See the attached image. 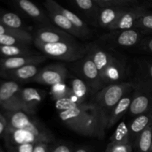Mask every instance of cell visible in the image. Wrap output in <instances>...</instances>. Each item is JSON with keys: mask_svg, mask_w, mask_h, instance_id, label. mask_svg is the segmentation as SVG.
I'll return each mask as SVG.
<instances>
[{"mask_svg": "<svg viewBox=\"0 0 152 152\" xmlns=\"http://www.w3.org/2000/svg\"><path fill=\"white\" fill-rule=\"evenodd\" d=\"M133 78L143 81L152 86V57L140 58L135 62Z\"/></svg>", "mask_w": 152, "mask_h": 152, "instance_id": "obj_24", "label": "cell"}, {"mask_svg": "<svg viewBox=\"0 0 152 152\" xmlns=\"http://www.w3.org/2000/svg\"><path fill=\"white\" fill-rule=\"evenodd\" d=\"M45 96L46 91L41 89L35 88H22L19 93V97L22 111L30 115L34 114Z\"/></svg>", "mask_w": 152, "mask_h": 152, "instance_id": "obj_12", "label": "cell"}, {"mask_svg": "<svg viewBox=\"0 0 152 152\" xmlns=\"http://www.w3.org/2000/svg\"><path fill=\"white\" fill-rule=\"evenodd\" d=\"M141 4H142L143 7H145L146 9H148V10L152 12V0L151 1H142V2H141Z\"/></svg>", "mask_w": 152, "mask_h": 152, "instance_id": "obj_43", "label": "cell"}, {"mask_svg": "<svg viewBox=\"0 0 152 152\" xmlns=\"http://www.w3.org/2000/svg\"><path fill=\"white\" fill-rule=\"evenodd\" d=\"M50 146L51 143L45 142H38L34 145L33 152H50Z\"/></svg>", "mask_w": 152, "mask_h": 152, "instance_id": "obj_39", "label": "cell"}, {"mask_svg": "<svg viewBox=\"0 0 152 152\" xmlns=\"http://www.w3.org/2000/svg\"><path fill=\"white\" fill-rule=\"evenodd\" d=\"M133 95L134 91L129 92V94L125 95L119 101L118 103L115 105V107L113 108L111 114H110L109 117H108L107 129H109L111 127H113L126 113H128L129 108H130L131 103H132Z\"/></svg>", "mask_w": 152, "mask_h": 152, "instance_id": "obj_22", "label": "cell"}, {"mask_svg": "<svg viewBox=\"0 0 152 152\" xmlns=\"http://www.w3.org/2000/svg\"><path fill=\"white\" fill-rule=\"evenodd\" d=\"M7 126L14 129H22L33 132L40 137L45 142H55L53 134L39 120L30 117L23 111H7L4 114Z\"/></svg>", "mask_w": 152, "mask_h": 152, "instance_id": "obj_5", "label": "cell"}, {"mask_svg": "<svg viewBox=\"0 0 152 152\" xmlns=\"http://www.w3.org/2000/svg\"><path fill=\"white\" fill-rule=\"evenodd\" d=\"M71 93L72 90L65 83H59L50 86V95L51 99L55 102L68 97Z\"/></svg>", "mask_w": 152, "mask_h": 152, "instance_id": "obj_32", "label": "cell"}, {"mask_svg": "<svg viewBox=\"0 0 152 152\" xmlns=\"http://www.w3.org/2000/svg\"><path fill=\"white\" fill-rule=\"evenodd\" d=\"M134 88L131 82L109 85L95 94L89 102L97 108L107 126L108 117L113 108L125 95L134 91Z\"/></svg>", "mask_w": 152, "mask_h": 152, "instance_id": "obj_3", "label": "cell"}, {"mask_svg": "<svg viewBox=\"0 0 152 152\" xmlns=\"http://www.w3.org/2000/svg\"><path fill=\"white\" fill-rule=\"evenodd\" d=\"M21 88L15 81L4 82L0 85V106L7 111H22L19 93Z\"/></svg>", "mask_w": 152, "mask_h": 152, "instance_id": "obj_9", "label": "cell"}, {"mask_svg": "<svg viewBox=\"0 0 152 152\" xmlns=\"http://www.w3.org/2000/svg\"><path fill=\"white\" fill-rule=\"evenodd\" d=\"M133 147L136 152H152V124L140 135Z\"/></svg>", "mask_w": 152, "mask_h": 152, "instance_id": "obj_30", "label": "cell"}, {"mask_svg": "<svg viewBox=\"0 0 152 152\" xmlns=\"http://www.w3.org/2000/svg\"><path fill=\"white\" fill-rule=\"evenodd\" d=\"M151 124L152 111L134 117L128 126L131 143L134 145L140 135Z\"/></svg>", "mask_w": 152, "mask_h": 152, "instance_id": "obj_20", "label": "cell"}, {"mask_svg": "<svg viewBox=\"0 0 152 152\" xmlns=\"http://www.w3.org/2000/svg\"><path fill=\"white\" fill-rule=\"evenodd\" d=\"M34 41L44 44L76 41L75 37L56 27H41L34 35Z\"/></svg>", "mask_w": 152, "mask_h": 152, "instance_id": "obj_13", "label": "cell"}, {"mask_svg": "<svg viewBox=\"0 0 152 152\" xmlns=\"http://www.w3.org/2000/svg\"><path fill=\"white\" fill-rule=\"evenodd\" d=\"M0 119H4V115H3V114H0Z\"/></svg>", "mask_w": 152, "mask_h": 152, "instance_id": "obj_44", "label": "cell"}, {"mask_svg": "<svg viewBox=\"0 0 152 152\" xmlns=\"http://www.w3.org/2000/svg\"><path fill=\"white\" fill-rule=\"evenodd\" d=\"M34 44V36L30 32L23 34H4L0 36V45H30Z\"/></svg>", "mask_w": 152, "mask_h": 152, "instance_id": "obj_27", "label": "cell"}, {"mask_svg": "<svg viewBox=\"0 0 152 152\" xmlns=\"http://www.w3.org/2000/svg\"><path fill=\"white\" fill-rule=\"evenodd\" d=\"M124 10L125 9L112 8V7L99 8L96 16L95 26L102 28L108 31L120 18Z\"/></svg>", "mask_w": 152, "mask_h": 152, "instance_id": "obj_21", "label": "cell"}, {"mask_svg": "<svg viewBox=\"0 0 152 152\" xmlns=\"http://www.w3.org/2000/svg\"><path fill=\"white\" fill-rule=\"evenodd\" d=\"M34 45L42 55L47 57L68 62H75L83 59L87 55L88 45L74 42L44 44L34 41Z\"/></svg>", "mask_w": 152, "mask_h": 152, "instance_id": "obj_4", "label": "cell"}, {"mask_svg": "<svg viewBox=\"0 0 152 152\" xmlns=\"http://www.w3.org/2000/svg\"><path fill=\"white\" fill-rule=\"evenodd\" d=\"M72 70L77 74V77L88 86L92 96L104 88L100 74L88 53L83 59L74 62Z\"/></svg>", "mask_w": 152, "mask_h": 152, "instance_id": "obj_6", "label": "cell"}, {"mask_svg": "<svg viewBox=\"0 0 152 152\" xmlns=\"http://www.w3.org/2000/svg\"><path fill=\"white\" fill-rule=\"evenodd\" d=\"M25 33H28V31L10 29L0 23V36L4 35V34H23Z\"/></svg>", "mask_w": 152, "mask_h": 152, "instance_id": "obj_40", "label": "cell"}, {"mask_svg": "<svg viewBox=\"0 0 152 152\" xmlns=\"http://www.w3.org/2000/svg\"><path fill=\"white\" fill-rule=\"evenodd\" d=\"M43 4L47 10V13L50 18V22L53 25L57 26V28L59 29L68 33L73 37L81 39L80 34L74 28V26L69 22V20L54 7L53 0H45L43 2Z\"/></svg>", "mask_w": 152, "mask_h": 152, "instance_id": "obj_16", "label": "cell"}, {"mask_svg": "<svg viewBox=\"0 0 152 152\" xmlns=\"http://www.w3.org/2000/svg\"><path fill=\"white\" fill-rule=\"evenodd\" d=\"M74 152H93L91 147L88 146V145H83L77 146L74 148Z\"/></svg>", "mask_w": 152, "mask_h": 152, "instance_id": "obj_41", "label": "cell"}, {"mask_svg": "<svg viewBox=\"0 0 152 152\" xmlns=\"http://www.w3.org/2000/svg\"><path fill=\"white\" fill-rule=\"evenodd\" d=\"M69 4L80 13V16L85 18L88 23L95 25L99 10L95 0H71L69 1ZM80 16V17H81Z\"/></svg>", "mask_w": 152, "mask_h": 152, "instance_id": "obj_18", "label": "cell"}, {"mask_svg": "<svg viewBox=\"0 0 152 152\" xmlns=\"http://www.w3.org/2000/svg\"><path fill=\"white\" fill-rule=\"evenodd\" d=\"M99 8L112 7V8L126 9L134 7L141 4L137 0H95Z\"/></svg>", "mask_w": 152, "mask_h": 152, "instance_id": "obj_31", "label": "cell"}, {"mask_svg": "<svg viewBox=\"0 0 152 152\" xmlns=\"http://www.w3.org/2000/svg\"><path fill=\"white\" fill-rule=\"evenodd\" d=\"M146 37L136 28L108 31L102 37V40L113 47L120 48H137L142 39Z\"/></svg>", "mask_w": 152, "mask_h": 152, "instance_id": "obj_7", "label": "cell"}, {"mask_svg": "<svg viewBox=\"0 0 152 152\" xmlns=\"http://www.w3.org/2000/svg\"><path fill=\"white\" fill-rule=\"evenodd\" d=\"M152 111V100L146 93L134 88L132 103L128 114L134 118Z\"/></svg>", "mask_w": 152, "mask_h": 152, "instance_id": "obj_17", "label": "cell"}, {"mask_svg": "<svg viewBox=\"0 0 152 152\" xmlns=\"http://www.w3.org/2000/svg\"><path fill=\"white\" fill-rule=\"evenodd\" d=\"M131 83H132V85H133L134 88L139 89V90H141L143 92H145V93H146L147 94L151 97L152 100V86L151 85L134 78L132 79Z\"/></svg>", "mask_w": 152, "mask_h": 152, "instance_id": "obj_36", "label": "cell"}, {"mask_svg": "<svg viewBox=\"0 0 152 152\" xmlns=\"http://www.w3.org/2000/svg\"><path fill=\"white\" fill-rule=\"evenodd\" d=\"M138 52L152 57V36H146L142 39L137 48Z\"/></svg>", "mask_w": 152, "mask_h": 152, "instance_id": "obj_34", "label": "cell"}, {"mask_svg": "<svg viewBox=\"0 0 152 152\" xmlns=\"http://www.w3.org/2000/svg\"><path fill=\"white\" fill-rule=\"evenodd\" d=\"M127 143H131L129 127L125 122H121L110 137L109 142L105 148V152L110 151L114 146Z\"/></svg>", "mask_w": 152, "mask_h": 152, "instance_id": "obj_25", "label": "cell"}, {"mask_svg": "<svg viewBox=\"0 0 152 152\" xmlns=\"http://www.w3.org/2000/svg\"><path fill=\"white\" fill-rule=\"evenodd\" d=\"M152 12L145 8L142 4L125 9L117 22L110 28L108 31H120V30L132 29L134 28L137 22L145 15Z\"/></svg>", "mask_w": 152, "mask_h": 152, "instance_id": "obj_10", "label": "cell"}, {"mask_svg": "<svg viewBox=\"0 0 152 152\" xmlns=\"http://www.w3.org/2000/svg\"><path fill=\"white\" fill-rule=\"evenodd\" d=\"M70 86L73 93L78 98L82 104L87 103L88 97H92V94L88 86L80 77H75L71 78L70 80Z\"/></svg>", "mask_w": 152, "mask_h": 152, "instance_id": "obj_28", "label": "cell"}, {"mask_svg": "<svg viewBox=\"0 0 152 152\" xmlns=\"http://www.w3.org/2000/svg\"><path fill=\"white\" fill-rule=\"evenodd\" d=\"M0 23L10 29L30 32L22 18L13 12H0Z\"/></svg>", "mask_w": 152, "mask_h": 152, "instance_id": "obj_29", "label": "cell"}, {"mask_svg": "<svg viewBox=\"0 0 152 152\" xmlns=\"http://www.w3.org/2000/svg\"><path fill=\"white\" fill-rule=\"evenodd\" d=\"M133 145L132 143H127L114 146L108 152H133Z\"/></svg>", "mask_w": 152, "mask_h": 152, "instance_id": "obj_38", "label": "cell"}, {"mask_svg": "<svg viewBox=\"0 0 152 152\" xmlns=\"http://www.w3.org/2000/svg\"><path fill=\"white\" fill-rule=\"evenodd\" d=\"M134 28L140 30L146 36H152V13L141 17Z\"/></svg>", "mask_w": 152, "mask_h": 152, "instance_id": "obj_33", "label": "cell"}, {"mask_svg": "<svg viewBox=\"0 0 152 152\" xmlns=\"http://www.w3.org/2000/svg\"><path fill=\"white\" fill-rule=\"evenodd\" d=\"M4 135L7 146H16L24 144H36L45 142L40 137L33 132L22 129H14L8 126H7Z\"/></svg>", "mask_w": 152, "mask_h": 152, "instance_id": "obj_15", "label": "cell"}, {"mask_svg": "<svg viewBox=\"0 0 152 152\" xmlns=\"http://www.w3.org/2000/svg\"><path fill=\"white\" fill-rule=\"evenodd\" d=\"M88 53L100 74L104 87L124 82L127 74V64L124 57L96 43L88 45Z\"/></svg>", "mask_w": 152, "mask_h": 152, "instance_id": "obj_2", "label": "cell"}, {"mask_svg": "<svg viewBox=\"0 0 152 152\" xmlns=\"http://www.w3.org/2000/svg\"><path fill=\"white\" fill-rule=\"evenodd\" d=\"M13 5L16 10L33 22L43 25V27L52 26V22L48 13L46 14L41 7L32 1L29 0H16L13 1Z\"/></svg>", "mask_w": 152, "mask_h": 152, "instance_id": "obj_11", "label": "cell"}, {"mask_svg": "<svg viewBox=\"0 0 152 152\" xmlns=\"http://www.w3.org/2000/svg\"><path fill=\"white\" fill-rule=\"evenodd\" d=\"M35 144H24L16 146H7L8 152H33Z\"/></svg>", "mask_w": 152, "mask_h": 152, "instance_id": "obj_37", "label": "cell"}, {"mask_svg": "<svg viewBox=\"0 0 152 152\" xmlns=\"http://www.w3.org/2000/svg\"><path fill=\"white\" fill-rule=\"evenodd\" d=\"M69 71L63 64H51L40 68L38 74L31 82L38 84L52 86L59 83H65L68 78Z\"/></svg>", "mask_w": 152, "mask_h": 152, "instance_id": "obj_8", "label": "cell"}, {"mask_svg": "<svg viewBox=\"0 0 152 152\" xmlns=\"http://www.w3.org/2000/svg\"><path fill=\"white\" fill-rule=\"evenodd\" d=\"M53 5L72 24L74 28L80 34L81 39H88L91 37L92 34L91 30L88 27L87 22H86V21L83 19V18L80 17V16L74 13L71 10H68V9L64 7L63 6L60 5L56 1H53Z\"/></svg>", "mask_w": 152, "mask_h": 152, "instance_id": "obj_19", "label": "cell"}, {"mask_svg": "<svg viewBox=\"0 0 152 152\" xmlns=\"http://www.w3.org/2000/svg\"><path fill=\"white\" fill-rule=\"evenodd\" d=\"M74 148L71 143L65 141H58L51 143L50 152H74Z\"/></svg>", "mask_w": 152, "mask_h": 152, "instance_id": "obj_35", "label": "cell"}, {"mask_svg": "<svg viewBox=\"0 0 152 152\" xmlns=\"http://www.w3.org/2000/svg\"><path fill=\"white\" fill-rule=\"evenodd\" d=\"M0 152H3V151H2V150H1V149H0Z\"/></svg>", "mask_w": 152, "mask_h": 152, "instance_id": "obj_45", "label": "cell"}, {"mask_svg": "<svg viewBox=\"0 0 152 152\" xmlns=\"http://www.w3.org/2000/svg\"><path fill=\"white\" fill-rule=\"evenodd\" d=\"M61 121L78 134L102 139L107 130L99 110L91 102L80 104L67 97L55 102Z\"/></svg>", "mask_w": 152, "mask_h": 152, "instance_id": "obj_1", "label": "cell"}, {"mask_svg": "<svg viewBox=\"0 0 152 152\" xmlns=\"http://www.w3.org/2000/svg\"><path fill=\"white\" fill-rule=\"evenodd\" d=\"M7 129V122L5 118L0 119V136L5 133Z\"/></svg>", "mask_w": 152, "mask_h": 152, "instance_id": "obj_42", "label": "cell"}, {"mask_svg": "<svg viewBox=\"0 0 152 152\" xmlns=\"http://www.w3.org/2000/svg\"><path fill=\"white\" fill-rule=\"evenodd\" d=\"M39 54L38 51L33 49L30 45H0V55L4 56V58Z\"/></svg>", "mask_w": 152, "mask_h": 152, "instance_id": "obj_26", "label": "cell"}, {"mask_svg": "<svg viewBox=\"0 0 152 152\" xmlns=\"http://www.w3.org/2000/svg\"><path fill=\"white\" fill-rule=\"evenodd\" d=\"M39 65H28L8 72H2L4 77L15 82H31L38 74Z\"/></svg>", "mask_w": 152, "mask_h": 152, "instance_id": "obj_23", "label": "cell"}, {"mask_svg": "<svg viewBox=\"0 0 152 152\" xmlns=\"http://www.w3.org/2000/svg\"><path fill=\"white\" fill-rule=\"evenodd\" d=\"M47 58L42 54L2 58L0 59V71L1 73L8 72L28 65H40L45 62Z\"/></svg>", "mask_w": 152, "mask_h": 152, "instance_id": "obj_14", "label": "cell"}]
</instances>
